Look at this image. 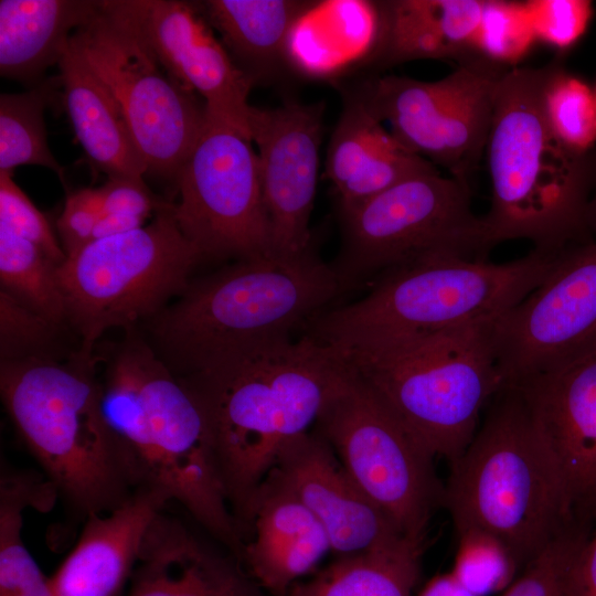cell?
I'll return each instance as SVG.
<instances>
[{
  "mask_svg": "<svg viewBox=\"0 0 596 596\" xmlns=\"http://www.w3.org/2000/svg\"><path fill=\"white\" fill-rule=\"evenodd\" d=\"M102 215L95 188H83L67 196L57 220V232L66 256L92 242Z\"/></svg>",
  "mask_w": 596,
  "mask_h": 596,
  "instance_id": "cell-38",
  "label": "cell"
},
{
  "mask_svg": "<svg viewBox=\"0 0 596 596\" xmlns=\"http://www.w3.org/2000/svg\"><path fill=\"white\" fill-rule=\"evenodd\" d=\"M345 371L334 350L304 332L231 351L178 375L203 411L245 541L257 492L280 451L313 428Z\"/></svg>",
  "mask_w": 596,
  "mask_h": 596,
  "instance_id": "cell-1",
  "label": "cell"
},
{
  "mask_svg": "<svg viewBox=\"0 0 596 596\" xmlns=\"http://www.w3.org/2000/svg\"><path fill=\"white\" fill-rule=\"evenodd\" d=\"M71 41L120 107L148 173L175 182L205 127V105L162 67L130 0H102Z\"/></svg>",
  "mask_w": 596,
  "mask_h": 596,
  "instance_id": "cell-11",
  "label": "cell"
},
{
  "mask_svg": "<svg viewBox=\"0 0 596 596\" xmlns=\"http://www.w3.org/2000/svg\"><path fill=\"white\" fill-rule=\"evenodd\" d=\"M236 66L253 82L288 67L294 30L315 7L304 0L195 1Z\"/></svg>",
  "mask_w": 596,
  "mask_h": 596,
  "instance_id": "cell-25",
  "label": "cell"
},
{
  "mask_svg": "<svg viewBox=\"0 0 596 596\" xmlns=\"http://www.w3.org/2000/svg\"><path fill=\"white\" fill-rule=\"evenodd\" d=\"M594 92H595V96H596V87H595V91H594Z\"/></svg>",
  "mask_w": 596,
  "mask_h": 596,
  "instance_id": "cell-44",
  "label": "cell"
},
{
  "mask_svg": "<svg viewBox=\"0 0 596 596\" xmlns=\"http://www.w3.org/2000/svg\"><path fill=\"white\" fill-rule=\"evenodd\" d=\"M330 551L329 538L315 515L267 476L257 492L251 535L241 556L254 582L272 596H287Z\"/></svg>",
  "mask_w": 596,
  "mask_h": 596,
  "instance_id": "cell-23",
  "label": "cell"
},
{
  "mask_svg": "<svg viewBox=\"0 0 596 596\" xmlns=\"http://www.w3.org/2000/svg\"><path fill=\"white\" fill-rule=\"evenodd\" d=\"M58 329L60 327L0 289L1 362L55 356L51 349Z\"/></svg>",
  "mask_w": 596,
  "mask_h": 596,
  "instance_id": "cell-34",
  "label": "cell"
},
{
  "mask_svg": "<svg viewBox=\"0 0 596 596\" xmlns=\"http://www.w3.org/2000/svg\"><path fill=\"white\" fill-rule=\"evenodd\" d=\"M551 67H512L497 84L483 216L493 245L528 240L534 251L558 254L589 227L592 162L558 141L543 111Z\"/></svg>",
  "mask_w": 596,
  "mask_h": 596,
  "instance_id": "cell-5",
  "label": "cell"
},
{
  "mask_svg": "<svg viewBox=\"0 0 596 596\" xmlns=\"http://www.w3.org/2000/svg\"><path fill=\"white\" fill-rule=\"evenodd\" d=\"M57 268L38 245L0 226L1 289L61 328L66 313Z\"/></svg>",
  "mask_w": 596,
  "mask_h": 596,
  "instance_id": "cell-29",
  "label": "cell"
},
{
  "mask_svg": "<svg viewBox=\"0 0 596 596\" xmlns=\"http://www.w3.org/2000/svg\"><path fill=\"white\" fill-rule=\"evenodd\" d=\"M339 216L341 245L330 266L341 294L425 256L487 259L494 246L483 217L471 210L468 184L437 169L341 209Z\"/></svg>",
  "mask_w": 596,
  "mask_h": 596,
  "instance_id": "cell-9",
  "label": "cell"
},
{
  "mask_svg": "<svg viewBox=\"0 0 596 596\" xmlns=\"http://www.w3.org/2000/svg\"><path fill=\"white\" fill-rule=\"evenodd\" d=\"M240 564L161 510L143 538L127 596H262Z\"/></svg>",
  "mask_w": 596,
  "mask_h": 596,
  "instance_id": "cell-20",
  "label": "cell"
},
{
  "mask_svg": "<svg viewBox=\"0 0 596 596\" xmlns=\"http://www.w3.org/2000/svg\"><path fill=\"white\" fill-rule=\"evenodd\" d=\"M535 42L526 1L483 0L473 53L493 65L517 67Z\"/></svg>",
  "mask_w": 596,
  "mask_h": 596,
  "instance_id": "cell-33",
  "label": "cell"
},
{
  "mask_svg": "<svg viewBox=\"0 0 596 596\" xmlns=\"http://www.w3.org/2000/svg\"><path fill=\"white\" fill-rule=\"evenodd\" d=\"M322 103L289 102L252 108L248 129L257 151L272 254L312 251L310 217L317 192L323 128Z\"/></svg>",
  "mask_w": 596,
  "mask_h": 596,
  "instance_id": "cell-16",
  "label": "cell"
},
{
  "mask_svg": "<svg viewBox=\"0 0 596 596\" xmlns=\"http://www.w3.org/2000/svg\"><path fill=\"white\" fill-rule=\"evenodd\" d=\"M483 0H397L379 3L376 58L395 64L472 52Z\"/></svg>",
  "mask_w": 596,
  "mask_h": 596,
  "instance_id": "cell-26",
  "label": "cell"
},
{
  "mask_svg": "<svg viewBox=\"0 0 596 596\" xmlns=\"http://www.w3.org/2000/svg\"><path fill=\"white\" fill-rule=\"evenodd\" d=\"M57 66L66 113L92 166L108 179H143L147 164L120 107L71 38Z\"/></svg>",
  "mask_w": 596,
  "mask_h": 596,
  "instance_id": "cell-24",
  "label": "cell"
},
{
  "mask_svg": "<svg viewBox=\"0 0 596 596\" xmlns=\"http://www.w3.org/2000/svg\"><path fill=\"white\" fill-rule=\"evenodd\" d=\"M174 183L172 215L203 259L272 254L257 151L247 134L207 119Z\"/></svg>",
  "mask_w": 596,
  "mask_h": 596,
  "instance_id": "cell-13",
  "label": "cell"
},
{
  "mask_svg": "<svg viewBox=\"0 0 596 596\" xmlns=\"http://www.w3.org/2000/svg\"><path fill=\"white\" fill-rule=\"evenodd\" d=\"M107 361L100 406L135 491L180 503L241 560L245 538L228 505L203 411L183 381L141 339Z\"/></svg>",
  "mask_w": 596,
  "mask_h": 596,
  "instance_id": "cell-2",
  "label": "cell"
},
{
  "mask_svg": "<svg viewBox=\"0 0 596 596\" xmlns=\"http://www.w3.org/2000/svg\"><path fill=\"white\" fill-rule=\"evenodd\" d=\"M556 257L534 249L504 263L425 256L383 274L359 300L322 311L304 332L351 349L492 321L534 290Z\"/></svg>",
  "mask_w": 596,
  "mask_h": 596,
  "instance_id": "cell-7",
  "label": "cell"
},
{
  "mask_svg": "<svg viewBox=\"0 0 596 596\" xmlns=\"http://www.w3.org/2000/svg\"><path fill=\"white\" fill-rule=\"evenodd\" d=\"M343 93V106L328 143L324 170L338 210L359 204L414 174L437 169L403 146L356 89Z\"/></svg>",
  "mask_w": 596,
  "mask_h": 596,
  "instance_id": "cell-21",
  "label": "cell"
},
{
  "mask_svg": "<svg viewBox=\"0 0 596 596\" xmlns=\"http://www.w3.org/2000/svg\"><path fill=\"white\" fill-rule=\"evenodd\" d=\"M47 93L36 85L24 93L0 95V172L13 174L20 166H40L64 180V169L47 143L43 117Z\"/></svg>",
  "mask_w": 596,
  "mask_h": 596,
  "instance_id": "cell-30",
  "label": "cell"
},
{
  "mask_svg": "<svg viewBox=\"0 0 596 596\" xmlns=\"http://www.w3.org/2000/svg\"><path fill=\"white\" fill-rule=\"evenodd\" d=\"M0 226L38 245L58 266L66 254L45 215L14 182L0 172Z\"/></svg>",
  "mask_w": 596,
  "mask_h": 596,
  "instance_id": "cell-36",
  "label": "cell"
},
{
  "mask_svg": "<svg viewBox=\"0 0 596 596\" xmlns=\"http://www.w3.org/2000/svg\"><path fill=\"white\" fill-rule=\"evenodd\" d=\"M589 227L596 233V191L589 205Z\"/></svg>",
  "mask_w": 596,
  "mask_h": 596,
  "instance_id": "cell-43",
  "label": "cell"
},
{
  "mask_svg": "<svg viewBox=\"0 0 596 596\" xmlns=\"http://www.w3.org/2000/svg\"><path fill=\"white\" fill-rule=\"evenodd\" d=\"M146 220L134 215L103 214L96 224L92 242L142 227Z\"/></svg>",
  "mask_w": 596,
  "mask_h": 596,
  "instance_id": "cell-41",
  "label": "cell"
},
{
  "mask_svg": "<svg viewBox=\"0 0 596 596\" xmlns=\"http://www.w3.org/2000/svg\"><path fill=\"white\" fill-rule=\"evenodd\" d=\"M570 596H596V529L577 549L568 573Z\"/></svg>",
  "mask_w": 596,
  "mask_h": 596,
  "instance_id": "cell-40",
  "label": "cell"
},
{
  "mask_svg": "<svg viewBox=\"0 0 596 596\" xmlns=\"http://www.w3.org/2000/svg\"><path fill=\"white\" fill-rule=\"evenodd\" d=\"M456 533L457 550L450 572L472 595L504 592L515 581L521 570L501 541L478 529Z\"/></svg>",
  "mask_w": 596,
  "mask_h": 596,
  "instance_id": "cell-32",
  "label": "cell"
},
{
  "mask_svg": "<svg viewBox=\"0 0 596 596\" xmlns=\"http://www.w3.org/2000/svg\"><path fill=\"white\" fill-rule=\"evenodd\" d=\"M587 536L573 531L556 540L521 571L502 596H570V567Z\"/></svg>",
  "mask_w": 596,
  "mask_h": 596,
  "instance_id": "cell-35",
  "label": "cell"
},
{
  "mask_svg": "<svg viewBox=\"0 0 596 596\" xmlns=\"http://www.w3.org/2000/svg\"><path fill=\"white\" fill-rule=\"evenodd\" d=\"M97 355L0 363L3 406L41 473L76 515L106 513L136 491L100 406Z\"/></svg>",
  "mask_w": 596,
  "mask_h": 596,
  "instance_id": "cell-4",
  "label": "cell"
},
{
  "mask_svg": "<svg viewBox=\"0 0 596 596\" xmlns=\"http://www.w3.org/2000/svg\"><path fill=\"white\" fill-rule=\"evenodd\" d=\"M93 0H1L0 74L34 84L57 64L72 34L99 10Z\"/></svg>",
  "mask_w": 596,
  "mask_h": 596,
  "instance_id": "cell-27",
  "label": "cell"
},
{
  "mask_svg": "<svg viewBox=\"0 0 596 596\" xmlns=\"http://www.w3.org/2000/svg\"><path fill=\"white\" fill-rule=\"evenodd\" d=\"M492 321L333 349L435 458L449 462L469 445L505 384Z\"/></svg>",
  "mask_w": 596,
  "mask_h": 596,
  "instance_id": "cell-8",
  "label": "cell"
},
{
  "mask_svg": "<svg viewBox=\"0 0 596 596\" xmlns=\"http://www.w3.org/2000/svg\"><path fill=\"white\" fill-rule=\"evenodd\" d=\"M510 386L521 393L586 531L596 520V351Z\"/></svg>",
  "mask_w": 596,
  "mask_h": 596,
  "instance_id": "cell-18",
  "label": "cell"
},
{
  "mask_svg": "<svg viewBox=\"0 0 596 596\" xmlns=\"http://www.w3.org/2000/svg\"><path fill=\"white\" fill-rule=\"evenodd\" d=\"M423 545L338 556L306 582H297L287 596H412L418 581Z\"/></svg>",
  "mask_w": 596,
  "mask_h": 596,
  "instance_id": "cell-28",
  "label": "cell"
},
{
  "mask_svg": "<svg viewBox=\"0 0 596 596\" xmlns=\"http://www.w3.org/2000/svg\"><path fill=\"white\" fill-rule=\"evenodd\" d=\"M501 75L471 62L438 81L389 75L356 91L403 146L468 184L487 148Z\"/></svg>",
  "mask_w": 596,
  "mask_h": 596,
  "instance_id": "cell-14",
  "label": "cell"
},
{
  "mask_svg": "<svg viewBox=\"0 0 596 596\" xmlns=\"http://www.w3.org/2000/svg\"><path fill=\"white\" fill-rule=\"evenodd\" d=\"M95 192L103 214L147 219L167 203L156 198L143 179H108L104 185L95 188Z\"/></svg>",
  "mask_w": 596,
  "mask_h": 596,
  "instance_id": "cell-39",
  "label": "cell"
},
{
  "mask_svg": "<svg viewBox=\"0 0 596 596\" xmlns=\"http://www.w3.org/2000/svg\"><path fill=\"white\" fill-rule=\"evenodd\" d=\"M542 104L558 141L574 153L587 155L596 143V96L587 83L552 65Z\"/></svg>",
  "mask_w": 596,
  "mask_h": 596,
  "instance_id": "cell-31",
  "label": "cell"
},
{
  "mask_svg": "<svg viewBox=\"0 0 596 596\" xmlns=\"http://www.w3.org/2000/svg\"><path fill=\"white\" fill-rule=\"evenodd\" d=\"M168 501L139 490L125 503L84 520L78 540L51 578L56 596H119L146 532Z\"/></svg>",
  "mask_w": 596,
  "mask_h": 596,
  "instance_id": "cell-22",
  "label": "cell"
},
{
  "mask_svg": "<svg viewBox=\"0 0 596 596\" xmlns=\"http://www.w3.org/2000/svg\"><path fill=\"white\" fill-rule=\"evenodd\" d=\"M485 411L469 445L449 462L443 505L456 532L493 535L522 571L560 538L585 531L519 390L504 386Z\"/></svg>",
  "mask_w": 596,
  "mask_h": 596,
  "instance_id": "cell-3",
  "label": "cell"
},
{
  "mask_svg": "<svg viewBox=\"0 0 596 596\" xmlns=\"http://www.w3.org/2000/svg\"><path fill=\"white\" fill-rule=\"evenodd\" d=\"M341 295L330 266L312 251L236 260L189 284L150 319L157 354L177 374L249 345L294 337Z\"/></svg>",
  "mask_w": 596,
  "mask_h": 596,
  "instance_id": "cell-6",
  "label": "cell"
},
{
  "mask_svg": "<svg viewBox=\"0 0 596 596\" xmlns=\"http://www.w3.org/2000/svg\"><path fill=\"white\" fill-rule=\"evenodd\" d=\"M526 4L536 41L561 51L583 36L594 12L587 0H529Z\"/></svg>",
  "mask_w": 596,
  "mask_h": 596,
  "instance_id": "cell-37",
  "label": "cell"
},
{
  "mask_svg": "<svg viewBox=\"0 0 596 596\" xmlns=\"http://www.w3.org/2000/svg\"><path fill=\"white\" fill-rule=\"evenodd\" d=\"M345 364V363H344ZM312 428L364 492L413 542L424 545L445 487L435 457L345 364Z\"/></svg>",
  "mask_w": 596,
  "mask_h": 596,
  "instance_id": "cell-12",
  "label": "cell"
},
{
  "mask_svg": "<svg viewBox=\"0 0 596 596\" xmlns=\"http://www.w3.org/2000/svg\"><path fill=\"white\" fill-rule=\"evenodd\" d=\"M505 385L596 351V242L561 252L524 299L492 322Z\"/></svg>",
  "mask_w": 596,
  "mask_h": 596,
  "instance_id": "cell-15",
  "label": "cell"
},
{
  "mask_svg": "<svg viewBox=\"0 0 596 596\" xmlns=\"http://www.w3.org/2000/svg\"><path fill=\"white\" fill-rule=\"evenodd\" d=\"M203 259L166 203L142 227L88 243L57 268L66 326L79 348L93 352L111 328L152 319L172 295L183 292Z\"/></svg>",
  "mask_w": 596,
  "mask_h": 596,
  "instance_id": "cell-10",
  "label": "cell"
},
{
  "mask_svg": "<svg viewBox=\"0 0 596 596\" xmlns=\"http://www.w3.org/2000/svg\"><path fill=\"white\" fill-rule=\"evenodd\" d=\"M268 476L315 515L338 556L413 542L364 494L329 444L313 430L290 441Z\"/></svg>",
  "mask_w": 596,
  "mask_h": 596,
  "instance_id": "cell-19",
  "label": "cell"
},
{
  "mask_svg": "<svg viewBox=\"0 0 596 596\" xmlns=\"http://www.w3.org/2000/svg\"><path fill=\"white\" fill-rule=\"evenodd\" d=\"M417 596H475L451 574H438L429 579Z\"/></svg>",
  "mask_w": 596,
  "mask_h": 596,
  "instance_id": "cell-42",
  "label": "cell"
},
{
  "mask_svg": "<svg viewBox=\"0 0 596 596\" xmlns=\"http://www.w3.org/2000/svg\"><path fill=\"white\" fill-rule=\"evenodd\" d=\"M141 33L166 72L199 95L206 117L249 136L253 82L236 66L195 1L130 0ZM251 137V136H249Z\"/></svg>",
  "mask_w": 596,
  "mask_h": 596,
  "instance_id": "cell-17",
  "label": "cell"
}]
</instances>
